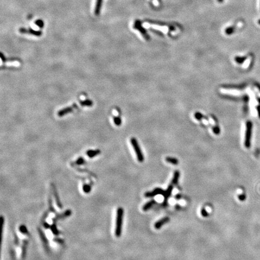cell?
I'll return each mask as SVG.
<instances>
[{
	"label": "cell",
	"mask_w": 260,
	"mask_h": 260,
	"mask_svg": "<svg viewBox=\"0 0 260 260\" xmlns=\"http://www.w3.org/2000/svg\"><path fill=\"white\" fill-rule=\"evenodd\" d=\"M123 217V209L120 207L118 209L117 211L116 223V228H115V235L117 237H121L122 234Z\"/></svg>",
	"instance_id": "obj_1"
},
{
	"label": "cell",
	"mask_w": 260,
	"mask_h": 260,
	"mask_svg": "<svg viewBox=\"0 0 260 260\" xmlns=\"http://www.w3.org/2000/svg\"><path fill=\"white\" fill-rule=\"evenodd\" d=\"M131 145H132L133 149L135 151V153L136 154V156H137L138 161L139 162H143L144 161V157H143L142 152L141 150L140 147L136 139L131 138Z\"/></svg>",
	"instance_id": "obj_2"
},
{
	"label": "cell",
	"mask_w": 260,
	"mask_h": 260,
	"mask_svg": "<svg viewBox=\"0 0 260 260\" xmlns=\"http://www.w3.org/2000/svg\"><path fill=\"white\" fill-rule=\"evenodd\" d=\"M133 27L136 30H137L138 31H139L140 32V33L142 34V35L145 38V39H146L147 40H149L150 39V36L148 34V33H147L146 30L142 26L141 21H140L139 20H136L134 22Z\"/></svg>",
	"instance_id": "obj_3"
},
{
	"label": "cell",
	"mask_w": 260,
	"mask_h": 260,
	"mask_svg": "<svg viewBox=\"0 0 260 260\" xmlns=\"http://www.w3.org/2000/svg\"><path fill=\"white\" fill-rule=\"evenodd\" d=\"M78 108L77 105L75 104H74L73 105H71V107H65V108H63V109H61L60 110H59L58 112L57 113V115L59 117L64 116V115L69 114L70 113H72L74 110V109H76V108Z\"/></svg>",
	"instance_id": "obj_4"
},
{
	"label": "cell",
	"mask_w": 260,
	"mask_h": 260,
	"mask_svg": "<svg viewBox=\"0 0 260 260\" xmlns=\"http://www.w3.org/2000/svg\"><path fill=\"white\" fill-rule=\"evenodd\" d=\"M165 194V191L161 189V188H156L152 191H147L145 193V196L146 198H152L155 196H157L158 194H161L164 196Z\"/></svg>",
	"instance_id": "obj_5"
},
{
	"label": "cell",
	"mask_w": 260,
	"mask_h": 260,
	"mask_svg": "<svg viewBox=\"0 0 260 260\" xmlns=\"http://www.w3.org/2000/svg\"><path fill=\"white\" fill-rule=\"evenodd\" d=\"M19 32L23 33V34H31L35 36H41L42 34V32L40 30L37 31V30H34L32 28H29V29H27L25 28H20L19 30Z\"/></svg>",
	"instance_id": "obj_6"
},
{
	"label": "cell",
	"mask_w": 260,
	"mask_h": 260,
	"mask_svg": "<svg viewBox=\"0 0 260 260\" xmlns=\"http://www.w3.org/2000/svg\"><path fill=\"white\" fill-rule=\"evenodd\" d=\"M169 221H170V218H169V217H164V218L161 219L160 220H159V221H158L157 222H156V223L154 225V227H155V228L156 229H159L164 225L166 224Z\"/></svg>",
	"instance_id": "obj_7"
},
{
	"label": "cell",
	"mask_w": 260,
	"mask_h": 260,
	"mask_svg": "<svg viewBox=\"0 0 260 260\" xmlns=\"http://www.w3.org/2000/svg\"><path fill=\"white\" fill-rule=\"evenodd\" d=\"M251 123H248L247 125V131L246 134V140H245V146L246 147H249L250 146V137H251Z\"/></svg>",
	"instance_id": "obj_8"
},
{
	"label": "cell",
	"mask_w": 260,
	"mask_h": 260,
	"mask_svg": "<svg viewBox=\"0 0 260 260\" xmlns=\"http://www.w3.org/2000/svg\"><path fill=\"white\" fill-rule=\"evenodd\" d=\"M103 0H96V5L95 7V15L96 16H98L100 14L101 10L102 8V4Z\"/></svg>",
	"instance_id": "obj_9"
},
{
	"label": "cell",
	"mask_w": 260,
	"mask_h": 260,
	"mask_svg": "<svg viewBox=\"0 0 260 260\" xmlns=\"http://www.w3.org/2000/svg\"><path fill=\"white\" fill-rule=\"evenodd\" d=\"M180 176V173L178 170H176L174 172V175H173L172 180V185H177L178 183L179 178Z\"/></svg>",
	"instance_id": "obj_10"
},
{
	"label": "cell",
	"mask_w": 260,
	"mask_h": 260,
	"mask_svg": "<svg viewBox=\"0 0 260 260\" xmlns=\"http://www.w3.org/2000/svg\"><path fill=\"white\" fill-rule=\"evenodd\" d=\"M101 153V151L99 149H96V150H89L88 152H87L86 154L88 155V156L90 158H93L98 155H99Z\"/></svg>",
	"instance_id": "obj_11"
},
{
	"label": "cell",
	"mask_w": 260,
	"mask_h": 260,
	"mask_svg": "<svg viewBox=\"0 0 260 260\" xmlns=\"http://www.w3.org/2000/svg\"><path fill=\"white\" fill-rule=\"evenodd\" d=\"M156 201L155 200H151L149 202H148L146 204H145L143 207V210L146 211L150 209L154 204H156Z\"/></svg>",
	"instance_id": "obj_12"
},
{
	"label": "cell",
	"mask_w": 260,
	"mask_h": 260,
	"mask_svg": "<svg viewBox=\"0 0 260 260\" xmlns=\"http://www.w3.org/2000/svg\"><path fill=\"white\" fill-rule=\"evenodd\" d=\"M173 186L172 184V185H169L168 186L167 190L165 191V194L164 195V199H165L164 201H167V199L170 196V195H171L172 192V190H173Z\"/></svg>",
	"instance_id": "obj_13"
},
{
	"label": "cell",
	"mask_w": 260,
	"mask_h": 260,
	"mask_svg": "<svg viewBox=\"0 0 260 260\" xmlns=\"http://www.w3.org/2000/svg\"><path fill=\"white\" fill-rule=\"evenodd\" d=\"M166 162L171 163L172 164H173V165H177L179 163V161L178 159H177L176 158L170 157H166Z\"/></svg>",
	"instance_id": "obj_14"
},
{
	"label": "cell",
	"mask_w": 260,
	"mask_h": 260,
	"mask_svg": "<svg viewBox=\"0 0 260 260\" xmlns=\"http://www.w3.org/2000/svg\"><path fill=\"white\" fill-rule=\"evenodd\" d=\"M80 104L84 107H91L93 105V101L90 99H85L80 101Z\"/></svg>",
	"instance_id": "obj_15"
},
{
	"label": "cell",
	"mask_w": 260,
	"mask_h": 260,
	"mask_svg": "<svg viewBox=\"0 0 260 260\" xmlns=\"http://www.w3.org/2000/svg\"><path fill=\"white\" fill-rule=\"evenodd\" d=\"M234 31H235V27L234 26H231V27H229L226 28L225 29V33L226 34L230 35V34H232L234 32Z\"/></svg>",
	"instance_id": "obj_16"
},
{
	"label": "cell",
	"mask_w": 260,
	"mask_h": 260,
	"mask_svg": "<svg viewBox=\"0 0 260 260\" xmlns=\"http://www.w3.org/2000/svg\"><path fill=\"white\" fill-rule=\"evenodd\" d=\"M35 24L38 26L39 28H43L44 27V22L42 19H37L35 21Z\"/></svg>",
	"instance_id": "obj_17"
},
{
	"label": "cell",
	"mask_w": 260,
	"mask_h": 260,
	"mask_svg": "<svg viewBox=\"0 0 260 260\" xmlns=\"http://www.w3.org/2000/svg\"><path fill=\"white\" fill-rule=\"evenodd\" d=\"M114 123L117 126H120L122 123V119L120 117H115L113 119Z\"/></svg>",
	"instance_id": "obj_18"
},
{
	"label": "cell",
	"mask_w": 260,
	"mask_h": 260,
	"mask_svg": "<svg viewBox=\"0 0 260 260\" xmlns=\"http://www.w3.org/2000/svg\"><path fill=\"white\" fill-rule=\"evenodd\" d=\"M201 215H202V216L205 217V218H206V217L208 216L209 214L208 213L207 211L205 208H202V209L201 210Z\"/></svg>",
	"instance_id": "obj_19"
},
{
	"label": "cell",
	"mask_w": 260,
	"mask_h": 260,
	"mask_svg": "<svg viewBox=\"0 0 260 260\" xmlns=\"http://www.w3.org/2000/svg\"><path fill=\"white\" fill-rule=\"evenodd\" d=\"M238 199H239L240 201H245V200L246 199V196H245V195L244 194H240L239 196H238Z\"/></svg>",
	"instance_id": "obj_20"
},
{
	"label": "cell",
	"mask_w": 260,
	"mask_h": 260,
	"mask_svg": "<svg viewBox=\"0 0 260 260\" xmlns=\"http://www.w3.org/2000/svg\"><path fill=\"white\" fill-rule=\"evenodd\" d=\"M84 163V158H80L77 161V163L78 164H83Z\"/></svg>",
	"instance_id": "obj_21"
},
{
	"label": "cell",
	"mask_w": 260,
	"mask_h": 260,
	"mask_svg": "<svg viewBox=\"0 0 260 260\" xmlns=\"http://www.w3.org/2000/svg\"><path fill=\"white\" fill-rule=\"evenodd\" d=\"M84 190L85 192L88 193V192H89L91 190V187L89 186H85L84 187Z\"/></svg>",
	"instance_id": "obj_22"
},
{
	"label": "cell",
	"mask_w": 260,
	"mask_h": 260,
	"mask_svg": "<svg viewBox=\"0 0 260 260\" xmlns=\"http://www.w3.org/2000/svg\"><path fill=\"white\" fill-rule=\"evenodd\" d=\"M201 117H202V115L200 113H196V114H195V118H196L197 119H200Z\"/></svg>",
	"instance_id": "obj_23"
},
{
	"label": "cell",
	"mask_w": 260,
	"mask_h": 260,
	"mask_svg": "<svg viewBox=\"0 0 260 260\" xmlns=\"http://www.w3.org/2000/svg\"><path fill=\"white\" fill-rule=\"evenodd\" d=\"M214 132L215 134H218V133H219L220 130H219V128L216 127L215 128H214Z\"/></svg>",
	"instance_id": "obj_24"
},
{
	"label": "cell",
	"mask_w": 260,
	"mask_h": 260,
	"mask_svg": "<svg viewBox=\"0 0 260 260\" xmlns=\"http://www.w3.org/2000/svg\"><path fill=\"white\" fill-rule=\"evenodd\" d=\"M180 198H181V196H180V195H177V196H176V199H180Z\"/></svg>",
	"instance_id": "obj_25"
},
{
	"label": "cell",
	"mask_w": 260,
	"mask_h": 260,
	"mask_svg": "<svg viewBox=\"0 0 260 260\" xmlns=\"http://www.w3.org/2000/svg\"><path fill=\"white\" fill-rule=\"evenodd\" d=\"M218 1L219 3H222L223 2V0H218Z\"/></svg>",
	"instance_id": "obj_26"
},
{
	"label": "cell",
	"mask_w": 260,
	"mask_h": 260,
	"mask_svg": "<svg viewBox=\"0 0 260 260\" xmlns=\"http://www.w3.org/2000/svg\"><path fill=\"white\" fill-rule=\"evenodd\" d=\"M258 24H259L260 25V19H259V20H258Z\"/></svg>",
	"instance_id": "obj_27"
}]
</instances>
